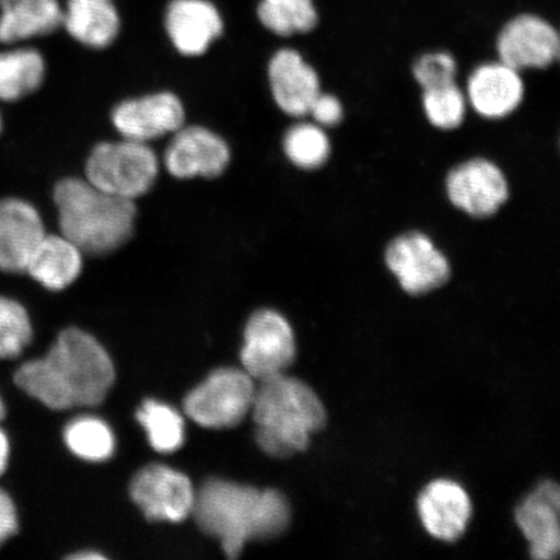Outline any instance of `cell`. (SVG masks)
Masks as SVG:
<instances>
[{
	"label": "cell",
	"instance_id": "12",
	"mask_svg": "<svg viewBox=\"0 0 560 560\" xmlns=\"http://www.w3.org/2000/svg\"><path fill=\"white\" fill-rule=\"evenodd\" d=\"M446 191L455 208L476 219L499 212L509 198L505 174L486 159H474L454 167L446 178Z\"/></svg>",
	"mask_w": 560,
	"mask_h": 560
},
{
	"label": "cell",
	"instance_id": "8",
	"mask_svg": "<svg viewBox=\"0 0 560 560\" xmlns=\"http://www.w3.org/2000/svg\"><path fill=\"white\" fill-rule=\"evenodd\" d=\"M130 495L147 520L179 523L192 514L196 492L185 474L164 465H151L135 476Z\"/></svg>",
	"mask_w": 560,
	"mask_h": 560
},
{
	"label": "cell",
	"instance_id": "1",
	"mask_svg": "<svg viewBox=\"0 0 560 560\" xmlns=\"http://www.w3.org/2000/svg\"><path fill=\"white\" fill-rule=\"evenodd\" d=\"M115 382L110 357L93 336L68 328L44 359L25 362L15 383L54 410L100 405Z\"/></svg>",
	"mask_w": 560,
	"mask_h": 560
},
{
	"label": "cell",
	"instance_id": "14",
	"mask_svg": "<svg viewBox=\"0 0 560 560\" xmlns=\"http://www.w3.org/2000/svg\"><path fill=\"white\" fill-rule=\"evenodd\" d=\"M44 219L30 201L0 200V270L25 272L35 248L46 236Z\"/></svg>",
	"mask_w": 560,
	"mask_h": 560
},
{
	"label": "cell",
	"instance_id": "20",
	"mask_svg": "<svg viewBox=\"0 0 560 560\" xmlns=\"http://www.w3.org/2000/svg\"><path fill=\"white\" fill-rule=\"evenodd\" d=\"M83 268V252L65 235L46 234L25 272L47 290L61 291L75 282Z\"/></svg>",
	"mask_w": 560,
	"mask_h": 560
},
{
	"label": "cell",
	"instance_id": "5",
	"mask_svg": "<svg viewBox=\"0 0 560 560\" xmlns=\"http://www.w3.org/2000/svg\"><path fill=\"white\" fill-rule=\"evenodd\" d=\"M85 172L91 185L136 201L156 184L160 161L149 143L122 138L96 144L86 161Z\"/></svg>",
	"mask_w": 560,
	"mask_h": 560
},
{
	"label": "cell",
	"instance_id": "9",
	"mask_svg": "<svg viewBox=\"0 0 560 560\" xmlns=\"http://www.w3.org/2000/svg\"><path fill=\"white\" fill-rule=\"evenodd\" d=\"M385 262L405 292L424 295L444 285L451 277V265L429 236L409 233L396 237L385 252Z\"/></svg>",
	"mask_w": 560,
	"mask_h": 560
},
{
	"label": "cell",
	"instance_id": "17",
	"mask_svg": "<svg viewBox=\"0 0 560 560\" xmlns=\"http://www.w3.org/2000/svg\"><path fill=\"white\" fill-rule=\"evenodd\" d=\"M272 96L284 114L301 117L310 114L320 93L319 77L298 51L282 48L269 62Z\"/></svg>",
	"mask_w": 560,
	"mask_h": 560
},
{
	"label": "cell",
	"instance_id": "31",
	"mask_svg": "<svg viewBox=\"0 0 560 560\" xmlns=\"http://www.w3.org/2000/svg\"><path fill=\"white\" fill-rule=\"evenodd\" d=\"M310 114L322 126H335L342 118L341 103L334 95L319 93L312 103Z\"/></svg>",
	"mask_w": 560,
	"mask_h": 560
},
{
	"label": "cell",
	"instance_id": "15",
	"mask_svg": "<svg viewBox=\"0 0 560 560\" xmlns=\"http://www.w3.org/2000/svg\"><path fill=\"white\" fill-rule=\"evenodd\" d=\"M418 513L429 534L441 541H457L471 520L472 505L466 490L446 479L432 481L418 499Z\"/></svg>",
	"mask_w": 560,
	"mask_h": 560
},
{
	"label": "cell",
	"instance_id": "11",
	"mask_svg": "<svg viewBox=\"0 0 560 560\" xmlns=\"http://www.w3.org/2000/svg\"><path fill=\"white\" fill-rule=\"evenodd\" d=\"M230 159L229 144L215 132L184 125L166 147L164 165L174 178H215L228 170Z\"/></svg>",
	"mask_w": 560,
	"mask_h": 560
},
{
	"label": "cell",
	"instance_id": "10",
	"mask_svg": "<svg viewBox=\"0 0 560 560\" xmlns=\"http://www.w3.org/2000/svg\"><path fill=\"white\" fill-rule=\"evenodd\" d=\"M500 61L520 70L544 69L556 62L560 38L556 26L536 13H521L510 19L497 37Z\"/></svg>",
	"mask_w": 560,
	"mask_h": 560
},
{
	"label": "cell",
	"instance_id": "13",
	"mask_svg": "<svg viewBox=\"0 0 560 560\" xmlns=\"http://www.w3.org/2000/svg\"><path fill=\"white\" fill-rule=\"evenodd\" d=\"M112 124L122 138L149 143L178 131L185 125V108L172 93L147 95L118 104Z\"/></svg>",
	"mask_w": 560,
	"mask_h": 560
},
{
	"label": "cell",
	"instance_id": "32",
	"mask_svg": "<svg viewBox=\"0 0 560 560\" xmlns=\"http://www.w3.org/2000/svg\"><path fill=\"white\" fill-rule=\"evenodd\" d=\"M18 511L11 495L0 488V546L16 534Z\"/></svg>",
	"mask_w": 560,
	"mask_h": 560
},
{
	"label": "cell",
	"instance_id": "25",
	"mask_svg": "<svg viewBox=\"0 0 560 560\" xmlns=\"http://www.w3.org/2000/svg\"><path fill=\"white\" fill-rule=\"evenodd\" d=\"M137 418L156 452L173 453L184 445L185 422L172 406L156 400H147L138 410Z\"/></svg>",
	"mask_w": 560,
	"mask_h": 560
},
{
	"label": "cell",
	"instance_id": "7",
	"mask_svg": "<svg viewBox=\"0 0 560 560\" xmlns=\"http://www.w3.org/2000/svg\"><path fill=\"white\" fill-rule=\"evenodd\" d=\"M296 357L292 327L282 314L262 310L256 312L244 330L241 360L245 373L255 381L284 374Z\"/></svg>",
	"mask_w": 560,
	"mask_h": 560
},
{
	"label": "cell",
	"instance_id": "2",
	"mask_svg": "<svg viewBox=\"0 0 560 560\" xmlns=\"http://www.w3.org/2000/svg\"><path fill=\"white\" fill-rule=\"evenodd\" d=\"M191 515L201 530L220 540L229 558L240 557L245 544L282 535L291 523L290 503L278 490L220 479L199 489Z\"/></svg>",
	"mask_w": 560,
	"mask_h": 560
},
{
	"label": "cell",
	"instance_id": "33",
	"mask_svg": "<svg viewBox=\"0 0 560 560\" xmlns=\"http://www.w3.org/2000/svg\"><path fill=\"white\" fill-rule=\"evenodd\" d=\"M10 459V440L7 438V433L0 429V476L5 471L9 466Z\"/></svg>",
	"mask_w": 560,
	"mask_h": 560
},
{
	"label": "cell",
	"instance_id": "22",
	"mask_svg": "<svg viewBox=\"0 0 560 560\" xmlns=\"http://www.w3.org/2000/svg\"><path fill=\"white\" fill-rule=\"evenodd\" d=\"M0 42L15 44L52 34L62 25L59 0H0Z\"/></svg>",
	"mask_w": 560,
	"mask_h": 560
},
{
	"label": "cell",
	"instance_id": "24",
	"mask_svg": "<svg viewBox=\"0 0 560 560\" xmlns=\"http://www.w3.org/2000/svg\"><path fill=\"white\" fill-rule=\"evenodd\" d=\"M257 15L266 30L279 37L311 33L319 23L314 0H261Z\"/></svg>",
	"mask_w": 560,
	"mask_h": 560
},
{
	"label": "cell",
	"instance_id": "6",
	"mask_svg": "<svg viewBox=\"0 0 560 560\" xmlns=\"http://www.w3.org/2000/svg\"><path fill=\"white\" fill-rule=\"evenodd\" d=\"M256 387L254 377L244 370H215L187 395L186 415L206 429H231L249 415Z\"/></svg>",
	"mask_w": 560,
	"mask_h": 560
},
{
	"label": "cell",
	"instance_id": "23",
	"mask_svg": "<svg viewBox=\"0 0 560 560\" xmlns=\"http://www.w3.org/2000/svg\"><path fill=\"white\" fill-rule=\"evenodd\" d=\"M44 56L33 48L0 52V102L13 103L37 91L45 81Z\"/></svg>",
	"mask_w": 560,
	"mask_h": 560
},
{
	"label": "cell",
	"instance_id": "18",
	"mask_svg": "<svg viewBox=\"0 0 560 560\" xmlns=\"http://www.w3.org/2000/svg\"><path fill=\"white\" fill-rule=\"evenodd\" d=\"M166 32L185 56H200L223 32L219 10L208 0H173L167 7Z\"/></svg>",
	"mask_w": 560,
	"mask_h": 560
},
{
	"label": "cell",
	"instance_id": "16",
	"mask_svg": "<svg viewBox=\"0 0 560 560\" xmlns=\"http://www.w3.org/2000/svg\"><path fill=\"white\" fill-rule=\"evenodd\" d=\"M560 492L555 481H544L516 509L515 520L537 560L556 559L560 550Z\"/></svg>",
	"mask_w": 560,
	"mask_h": 560
},
{
	"label": "cell",
	"instance_id": "26",
	"mask_svg": "<svg viewBox=\"0 0 560 560\" xmlns=\"http://www.w3.org/2000/svg\"><path fill=\"white\" fill-rule=\"evenodd\" d=\"M65 440L77 457L103 462L115 453L116 441L108 424L100 418L81 417L67 425Z\"/></svg>",
	"mask_w": 560,
	"mask_h": 560
},
{
	"label": "cell",
	"instance_id": "35",
	"mask_svg": "<svg viewBox=\"0 0 560 560\" xmlns=\"http://www.w3.org/2000/svg\"><path fill=\"white\" fill-rule=\"evenodd\" d=\"M4 417H5V408H4V404L2 401V398H0V422H2Z\"/></svg>",
	"mask_w": 560,
	"mask_h": 560
},
{
	"label": "cell",
	"instance_id": "29",
	"mask_svg": "<svg viewBox=\"0 0 560 560\" xmlns=\"http://www.w3.org/2000/svg\"><path fill=\"white\" fill-rule=\"evenodd\" d=\"M423 107L429 121L439 129L452 130L465 120V95L454 82L424 90Z\"/></svg>",
	"mask_w": 560,
	"mask_h": 560
},
{
	"label": "cell",
	"instance_id": "28",
	"mask_svg": "<svg viewBox=\"0 0 560 560\" xmlns=\"http://www.w3.org/2000/svg\"><path fill=\"white\" fill-rule=\"evenodd\" d=\"M30 315L16 300L0 296V360H13L31 345Z\"/></svg>",
	"mask_w": 560,
	"mask_h": 560
},
{
	"label": "cell",
	"instance_id": "21",
	"mask_svg": "<svg viewBox=\"0 0 560 560\" xmlns=\"http://www.w3.org/2000/svg\"><path fill=\"white\" fill-rule=\"evenodd\" d=\"M62 25L83 46L103 50L116 40L121 20L112 0H68Z\"/></svg>",
	"mask_w": 560,
	"mask_h": 560
},
{
	"label": "cell",
	"instance_id": "19",
	"mask_svg": "<svg viewBox=\"0 0 560 560\" xmlns=\"http://www.w3.org/2000/svg\"><path fill=\"white\" fill-rule=\"evenodd\" d=\"M523 95L520 72L502 61L480 66L468 80V100L480 116L490 120L513 114Z\"/></svg>",
	"mask_w": 560,
	"mask_h": 560
},
{
	"label": "cell",
	"instance_id": "4",
	"mask_svg": "<svg viewBox=\"0 0 560 560\" xmlns=\"http://www.w3.org/2000/svg\"><path fill=\"white\" fill-rule=\"evenodd\" d=\"M250 412L258 446L276 458L306 451L311 436L324 429L327 419L324 404L310 385L285 374L260 381Z\"/></svg>",
	"mask_w": 560,
	"mask_h": 560
},
{
	"label": "cell",
	"instance_id": "36",
	"mask_svg": "<svg viewBox=\"0 0 560 560\" xmlns=\"http://www.w3.org/2000/svg\"><path fill=\"white\" fill-rule=\"evenodd\" d=\"M2 129H3V120H2V115H0V135H2Z\"/></svg>",
	"mask_w": 560,
	"mask_h": 560
},
{
	"label": "cell",
	"instance_id": "34",
	"mask_svg": "<svg viewBox=\"0 0 560 560\" xmlns=\"http://www.w3.org/2000/svg\"><path fill=\"white\" fill-rule=\"evenodd\" d=\"M72 558L74 559H102L103 556L102 555H96V552H89V555H83V552H81V555L79 556H73Z\"/></svg>",
	"mask_w": 560,
	"mask_h": 560
},
{
	"label": "cell",
	"instance_id": "30",
	"mask_svg": "<svg viewBox=\"0 0 560 560\" xmlns=\"http://www.w3.org/2000/svg\"><path fill=\"white\" fill-rule=\"evenodd\" d=\"M412 73L423 90L450 85L457 74V62L450 52H429L416 61Z\"/></svg>",
	"mask_w": 560,
	"mask_h": 560
},
{
	"label": "cell",
	"instance_id": "3",
	"mask_svg": "<svg viewBox=\"0 0 560 560\" xmlns=\"http://www.w3.org/2000/svg\"><path fill=\"white\" fill-rule=\"evenodd\" d=\"M60 234L83 255L104 256L121 248L135 233L136 202L118 198L88 179L67 178L55 186Z\"/></svg>",
	"mask_w": 560,
	"mask_h": 560
},
{
	"label": "cell",
	"instance_id": "27",
	"mask_svg": "<svg viewBox=\"0 0 560 560\" xmlns=\"http://www.w3.org/2000/svg\"><path fill=\"white\" fill-rule=\"evenodd\" d=\"M283 149L291 163L301 170H317L331 153L326 132L313 124L292 126L284 137Z\"/></svg>",
	"mask_w": 560,
	"mask_h": 560
}]
</instances>
